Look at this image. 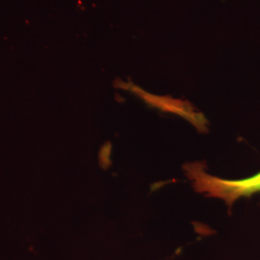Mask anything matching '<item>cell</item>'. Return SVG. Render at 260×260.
<instances>
[{
  "label": "cell",
  "mask_w": 260,
  "mask_h": 260,
  "mask_svg": "<svg viewBox=\"0 0 260 260\" xmlns=\"http://www.w3.org/2000/svg\"><path fill=\"white\" fill-rule=\"evenodd\" d=\"M183 169L196 192L221 199L230 207L241 198L260 194V172L241 179H225L206 173L203 163H187Z\"/></svg>",
  "instance_id": "6da1fadb"
}]
</instances>
